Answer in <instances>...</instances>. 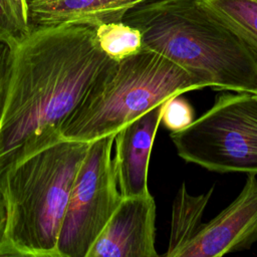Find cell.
<instances>
[{
  "instance_id": "1",
  "label": "cell",
  "mask_w": 257,
  "mask_h": 257,
  "mask_svg": "<svg viewBox=\"0 0 257 257\" xmlns=\"http://www.w3.org/2000/svg\"><path fill=\"white\" fill-rule=\"evenodd\" d=\"M110 58L94 27H32L11 48L0 120V178L14 164L61 141V126Z\"/></svg>"
},
{
  "instance_id": "2",
  "label": "cell",
  "mask_w": 257,
  "mask_h": 257,
  "mask_svg": "<svg viewBox=\"0 0 257 257\" xmlns=\"http://www.w3.org/2000/svg\"><path fill=\"white\" fill-rule=\"evenodd\" d=\"M122 21L141 32L144 48L207 87L257 94V55L201 0H146Z\"/></svg>"
},
{
  "instance_id": "3",
  "label": "cell",
  "mask_w": 257,
  "mask_h": 257,
  "mask_svg": "<svg viewBox=\"0 0 257 257\" xmlns=\"http://www.w3.org/2000/svg\"><path fill=\"white\" fill-rule=\"evenodd\" d=\"M89 144L61 140L2 175L7 219L0 256L58 257L61 224Z\"/></svg>"
},
{
  "instance_id": "4",
  "label": "cell",
  "mask_w": 257,
  "mask_h": 257,
  "mask_svg": "<svg viewBox=\"0 0 257 257\" xmlns=\"http://www.w3.org/2000/svg\"><path fill=\"white\" fill-rule=\"evenodd\" d=\"M207 87L188 70L144 48L121 60L109 59L61 126V140L92 143L176 94Z\"/></svg>"
},
{
  "instance_id": "5",
  "label": "cell",
  "mask_w": 257,
  "mask_h": 257,
  "mask_svg": "<svg viewBox=\"0 0 257 257\" xmlns=\"http://www.w3.org/2000/svg\"><path fill=\"white\" fill-rule=\"evenodd\" d=\"M170 137L187 163L216 173L257 175V94L224 90L200 117Z\"/></svg>"
},
{
  "instance_id": "6",
  "label": "cell",
  "mask_w": 257,
  "mask_h": 257,
  "mask_svg": "<svg viewBox=\"0 0 257 257\" xmlns=\"http://www.w3.org/2000/svg\"><path fill=\"white\" fill-rule=\"evenodd\" d=\"M114 138L110 135L89 144L61 224L58 257H87L122 200L111 155Z\"/></svg>"
},
{
  "instance_id": "7",
  "label": "cell",
  "mask_w": 257,
  "mask_h": 257,
  "mask_svg": "<svg viewBox=\"0 0 257 257\" xmlns=\"http://www.w3.org/2000/svg\"><path fill=\"white\" fill-rule=\"evenodd\" d=\"M257 243V178L248 174L239 195L211 221L177 257H222Z\"/></svg>"
},
{
  "instance_id": "8",
  "label": "cell",
  "mask_w": 257,
  "mask_h": 257,
  "mask_svg": "<svg viewBox=\"0 0 257 257\" xmlns=\"http://www.w3.org/2000/svg\"><path fill=\"white\" fill-rule=\"evenodd\" d=\"M156 203L149 193L122 198L87 257H157Z\"/></svg>"
},
{
  "instance_id": "9",
  "label": "cell",
  "mask_w": 257,
  "mask_h": 257,
  "mask_svg": "<svg viewBox=\"0 0 257 257\" xmlns=\"http://www.w3.org/2000/svg\"><path fill=\"white\" fill-rule=\"evenodd\" d=\"M163 103L125 124L114 138L112 158L122 198L149 194L148 171L153 144L161 123Z\"/></svg>"
},
{
  "instance_id": "10",
  "label": "cell",
  "mask_w": 257,
  "mask_h": 257,
  "mask_svg": "<svg viewBox=\"0 0 257 257\" xmlns=\"http://www.w3.org/2000/svg\"><path fill=\"white\" fill-rule=\"evenodd\" d=\"M146 0H28L30 27L122 21L125 13Z\"/></svg>"
},
{
  "instance_id": "11",
  "label": "cell",
  "mask_w": 257,
  "mask_h": 257,
  "mask_svg": "<svg viewBox=\"0 0 257 257\" xmlns=\"http://www.w3.org/2000/svg\"><path fill=\"white\" fill-rule=\"evenodd\" d=\"M215 185L207 192L194 196L191 195L183 183L173 201L171 231L167 252L164 256L177 257L198 234L202 228V219L206 207L214 193Z\"/></svg>"
},
{
  "instance_id": "12",
  "label": "cell",
  "mask_w": 257,
  "mask_h": 257,
  "mask_svg": "<svg viewBox=\"0 0 257 257\" xmlns=\"http://www.w3.org/2000/svg\"><path fill=\"white\" fill-rule=\"evenodd\" d=\"M257 55V0H201Z\"/></svg>"
},
{
  "instance_id": "13",
  "label": "cell",
  "mask_w": 257,
  "mask_h": 257,
  "mask_svg": "<svg viewBox=\"0 0 257 257\" xmlns=\"http://www.w3.org/2000/svg\"><path fill=\"white\" fill-rule=\"evenodd\" d=\"M94 30L99 47L113 60H121L144 49L141 32L123 21L102 23Z\"/></svg>"
},
{
  "instance_id": "14",
  "label": "cell",
  "mask_w": 257,
  "mask_h": 257,
  "mask_svg": "<svg viewBox=\"0 0 257 257\" xmlns=\"http://www.w3.org/2000/svg\"><path fill=\"white\" fill-rule=\"evenodd\" d=\"M195 119L192 104L182 94L173 95L163 102L161 122L170 133H177L188 127Z\"/></svg>"
},
{
  "instance_id": "15",
  "label": "cell",
  "mask_w": 257,
  "mask_h": 257,
  "mask_svg": "<svg viewBox=\"0 0 257 257\" xmlns=\"http://www.w3.org/2000/svg\"><path fill=\"white\" fill-rule=\"evenodd\" d=\"M22 36L24 34L13 19L4 0H0V43H5L12 48Z\"/></svg>"
},
{
  "instance_id": "16",
  "label": "cell",
  "mask_w": 257,
  "mask_h": 257,
  "mask_svg": "<svg viewBox=\"0 0 257 257\" xmlns=\"http://www.w3.org/2000/svg\"><path fill=\"white\" fill-rule=\"evenodd\" d=\"M11 47L5 43H0V120L2 117L10 70Z\"/></svg>"
},
{
  "instance_id": "17",
  "label": "cell",
  "mask_w": 257,
  "mask_h": 257,
  "mask_svg": "<svg viewBox=\"0 0 257 257\" xmlns=\"http://www.w3.org/2000/svg\"><path fill=\"white\" fill-rule=\"evenodd\" d=\"M4 2L22 33L24 35L27 34L31 29L29 23L28 0H4Z\"/></svg>"
},
{
  "instance_id": "18",
  "label": "cell",
  "mask_w": 257,
  "mask_h": 257,
  "mask_svg": "<svg viewBox=\"0 0 257 257\" xmlns=\"http://www.w3.org/2000/svg\"><path fill=\"white\" fill-rule=\"evenodd\" d=\"M6 219H7V213H6V204L3 197V194L0 190V241L3 237L5 226H6Z\"/></svg>"
}]
</instances>
